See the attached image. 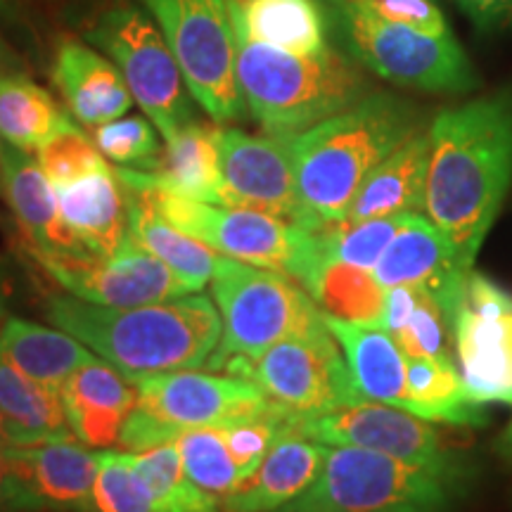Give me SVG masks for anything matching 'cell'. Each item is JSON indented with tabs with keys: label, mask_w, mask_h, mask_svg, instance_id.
I'll list each match as a JSON object with an SVG mask.
<instances>
[{
	"label": "cell",
	"mask_w": 512,
	"mask_h": 512,
	"mask_svg": "<svg viewBox=\"0 0 512 512\" xmlns=\"http://www.w3.org/2000/svg\"><path fill=\"white\" fill-rule=\"evenodd\" d=\"M38 164H41L43 174L48 176V181L60 188L83 178L95 171L107 169V157L102 155L95 145L93 138H88L79 126L67 128L60 136L48 140L41 150L36 152Z\"/></svg>",
	"instance_id": "39"
},
{
	"label": "cell",
	"mask_w": 512,
	"mask_h": 512,
	"mask_svg": "<svg viewBox=\"0 0 512 512\" xmlns=\"http://www.w3.org/2000/svg\"><path fill=\"white\" fill-rule=\"evenodd\" d=\"M5 479H8V460H5L3 446H0V501H3V491H5Z\"/></svg>",
	"instance_id": "45"
},
{
	"label": "cell",
	"mask_w": 512,
	"mask_h": 512,
	"mask_svg": "<svg viewBox=\"0 0 512 512\" xmlns=\"http://www.w3.org/2000/svg\"><path fill=\"white\" fill-rule=\"evenodd\" d=\"M157 126L147 117H119L95 128L93 140L110 162L124 169L152 171L162 155Z\"/></svg>",
	"instance_id": "38"
},
{
	"label": "cell",
	"mask_w": 512,
	"mask_h": 512,
	"mask_svg": "<svg viewBox=\"0 0 512 512\" xmlns=\"http://www.w3.org/2000/svg\"><path fill=\"white\" fill-rule=\"evenodd\" d=\"M0 195H5V183H3V164H0Z\"/></svg>",
	"instance_id": "48"
},
{
	"label": "cell",
	"mask_w": 512,
	"mask_h": 512,
	"mask_svg": "<svg viewBox=\"0 0 512 512\" xmlns=\"http://www.w3.org/2000/svg\"><path fill=\"white\" fill-rule=\"evenodd\" d=\"M328 3L354 5V8L368 12V15L387 19V22L394 24H406V27L425 31V34H451L434 0H328Z\"/></svg>",
	"instance_id": "40"
},
{
	"label": "cell",
	"mask_w": 512,
	"mask_h": 512,
	"mask_svg": "<svg viewBox=\"0 0 512 512\" xmlns=\"http://www.w3.org/2000/svg\"><path fill=\"white\" fill-rule=\"evenodd\" d=\"M472 467L413 463L354 446H328L323 472L285 512H446Z\"/></svg>",
	"instance_id": "5"
},
{
	"label": "cell",
	"mask_w": 512,
	"mask_h": 512,
	"mask_svg": "<svg viewBox=\"0 0 512 512\" xmlns=\"http://www.w3.org/2000/svg\"><path fill=\"white\" fill-rule=\"evenodd\" d=\"M294 432L325 446L368 448L425 465L472 467L470 460L444 444L430 420L368 399L294 422Z\"/></svg>",
	"instance_id": "14"
},
{
	"label": "cell",
	"mask_w": 512,
	"mask_h": 512,
	"mask_svg": "<svg viewBox=\"0 0 512 512\" xmlns=\"http://www.w3.org/2000/svg\"><path fill=\"white\" fill-rule=\"evenodd\" d=\"M427 131L425 216L472 271L512 183V91L441 110Z\"/></svg>",
	"instance_id": "1"
},
{
	"label": "cell",
	"mask_w": 512,
	"mask_h": 512,
	"mask_svg": "<svg viewBox=\"0 0 512 512\" xmlns=\"http://www.w3.org/2000/svg\"><path fill=\"white\" fill-rule=\"evenodd\" d=\"M233 29L252 41L294 55H320L328 46V17L318 0H228Z\"/></svg>",
	"instance_id": "27"
},
{
	"label": "cell",
	"mask_w": 512,
	"mask_h": 512,
	"mask_svg": "<svg viewBox=\"0 0 512 512\" xmlns=\"http://www.w3.org/2000/svg\"><path fill=\"white\" fill-rule=\"evenodd\" d=\"M211 292L221 313V339L209 358L211 370L261 356L285 339L330 332L320 306L290 273L223 256L211 278Z\"/></svg>",
	"instance_id": "6"
},
{
	"label": "cell",
	"mask_w": 512,
	"mask_h": 512,
	"mask_svg": "<svg viewBox=\"0 0 512 512\" xmlns=\"http://www.w3.org/2000/svg\"><path fill=\"white\" fill-rule=\"evenodd\" d=\"M17 17V0H0V24L15 22Z\"/></svg>",
	"instance_id": "44"
},
{
	"label": "cell",
	"mask_w": 512,
	"mask_h": 512,
	"mask_svg": "<svg viewBox=\"0 0 512 512\" xmlns=\"http://www.w3.org/2000/svg\"><path fill=\"white\" fill-rule=\"evenodd\" d=\"M0 411H3L10 446L79 441L64 415L60 392L19 373L3 354H0Z\"/></svg>",
	"instance_id": "29"
},
{
	"label": "cell",
	"mask_w": 512,
	"mask_h": 512,
	"mask_svg": "<svg viewBox=\"0 0 512 512\" xmlns=\"http://www.w3.org/2000/svg\"><path fill=\"white\" fill-rule=\"evenodd\" d=\"M223 370L254 382L294 422L363 401L332 332L285 339L261 356L233 361Z\"/></svg>",
	"instance_id": "12"
},
{
	"label": "cell",
	"mask_w": 512,
	"mask_h": 512,
	"mask_svg": "<svg viewBox=\"0 0 512 512\" xmlns=\"http://www.w3.org/2000/svg\"><path fill=\"white\" fill-rule=\"evenodd\" d=\"M131 460L166 512H226L221 498L207 494L188 477L176 441L131 453Z\"/></svg>",
	"instance_id": "35"
},
{
	"label": "cell",
	"mask_w": 512,
	"mask_h": 512,
	"mask_svg": "<svg viewBox=\"0 0 512 512\" xmlns=\"http://www.w3.org/2000/svg\"><path fill=\"white\" fill-rule=\"evenodd\" d=\"M31 254L69 294L100 306L128 309L171 302L195 292L171 271L169 264L147 252L133 235H128V240L112 256Z\"/></svg>",
	"instance_id": "13"
},
{
	"label": "cell",
	"mask_w": 512,
	"mask_h": 512,
	"mask_svg": "<svg viewBox=\"0 0 512 512\" xmlns=\"http://www.w3.org/2000/svg\"><path fill=\"white\" fill-rule=\"evenodd\" d=\"M8 290H10V275L5 259H0V320H8Z\"/></svg>",
	"instance_id": "43"
},
{
	"label": "cell",
	"mask_w": 512,
	"mask_h": 512,
	"mask_svg": "<svg viewBox=\"0 0 512 512\" xmlns=\"http://www.w3.org/2000/svg\"><path fill=\"white\" fill-rule=\"evenodd\" d=\"M67 226L93 256H112L131 235L128 190L112 166L55 188Z\"/></svg>",
	"instance_id": "24"
},
{
	"label": "cell",
	"mask_w": 512,
	"mask_h": 512,
	"mask_svg": "<svg viewBox=\"0 0 512 512\" xmlns=\"http://www.w3.org/2000/svg\"><path fill=\"white\" fill-rule=\"evenodd\" d=\"M223 207L264 211L278 219L304 223L294 176L292 138L252 136L240 128H221Z\"/></svg>",
	"instance_id": "17"
},
{
	"label": "cell",
	"mask_w": 512,
	"mask_h": 512,
	"mask_svg": "<svg viewBox=\"0 0 512 512\" xmlns=\"http://www.w3.org/2000/svg\"><path fill=\"white\" fill-rule=\"evenodd\" d=\"M188 477L216 498H226L242 482V472L230 456L221 427L188 430L176 439Z\"/></svg>",
	"instance_id": "36"
},
{
	"label": "cell",
	"mask_w": 512,
	"mask_h": 512,
	"mask_svg": "<svg viewBox=\"0 0 512 512\" xmlns=\"http://www.w3.org/2000/svg\"><path fill=\"white\" fill-rule=\"evenodd\" d=\"M382 328L406 358H453V328L432 297L413 287H389Z\"/></svg>",
	"instance_id": "34"
},
{
	"label": "cell",
	"mask_w": 512,
	"mask_h": 512,
	"mask_svg": "<svg viewBox=\"0 0 512 512\" xmlns=\"http://www.w3.org/2000/svg\"><path fill=\"white\" fill-rule=\"evenodd\" d=\"M498 448H501L505 456H512V422H510L508 430H505L501 441H498Z\"/></svg>",
	"instance_id": "46"
},
{
	"label": "cell",
	"mask_w": 512,
	"mask_h": 512,
	"mask_svg": "<svg viewBox=\"0 0 512 512\" xmlns=\"http://www.w3.org/2000/svg\"><path fill=\"white\" fill-rule=\"evenodd\" d=\"M299 283L306 287L325 316L382 328L387 290L370 271L342 261H318Z\"/></svg>",
	"instance_id": "33"
},
{
	"label": "cell",
	"mask_w": 512,
	"mask_h": 512,
	"mask_svg": "<svg viewBox=\"0 0 512 512\" xmlns=\"http://www.w3.org/2000/svg\"><path fill=\"white\" fill-rule=\"evenodd\" d=\"M174 50L192 100L216 124L245 117L228 0H140Z\"/></svg>",
	"instance_id": "10"
},
{
	"label": "cell",
	"mask_w": 512,
	"mask_h": 512,
	"mask_svg": "<svg viewBox=\"0 0 512 512\" xmlns=\"http://www.w3.org/2000/svg\"><path fill=\"white\" fill-rule=\"evenodd\" d=\"M5 197L31 242V252L48 256H93L64 221L55 185L31 152L0 140Z\"/></svg>",
	"instance_id": "20"
},
{
	"label": "cell",
	"mask_w": 512,
	"mask_h": 512,
	"mask_svg": "<svg viewBox=\"0 0 512 512\" xmlns=\"http://www.w3.org/2000/svg\"><path fill=\"white\" fill-rule=\"evenodd\" d=\"M0 354L31 380L60 392L86 363L98 361L86 344L60 328H43L24 318H8L0 328Z\"/></svg>",
	"instance_id": "28"
},
{
	"label": "cell",
	"mask_w": 512,
	"mask_h": 512,
	"mask_svg": "<svg viewBox=\"0 0 512 512\" xmlns=\"http://www.w3.org/2000/svg\"><path fill=\"white\" fill-rule=\"evenodd\" d=\"M72 126L76 124L69 112L27 72L0 74V140L24 152H38Z\"/></svg>",
	"instance_id": "32"
},
{
	"label": "cell",
	"mask_w": 512,
	"mask_h": 512,
	"mask_svg": "<svg viewBox=\"0 0 512 512\" xmlns=\"http://www.w3.org/2000/svg\"><path fill=\"white\" fill-rule=\"evenodd\" d=\"M430 131L415 133L389 155L358 188L344 221L425 214Z\"/></svg>",
	"instance_id": "25"
},
{
	"label": "cell",
	"mask_w": 512,
	"mask_h": 512,
	"mask_svg": "<svg viewBox=\"0 0 512 512\" xmlns=\"http://www.w3.org/2000/svg\"><path fill=\"white\" fill-rule=\"evenodd\" d=\"M330 8L344 48L380 79L427 93H470L479 86L475 69L453 34H425L354 5L330 3Z\"/></svg>",
	"instance_id": "8"
},
{
	"label": "cell",
	"mask_w": 512,
	"mask_h": 512,
	"mask_svg": "<svg viewBox=\"0 0 512 512\" xmlns=\"http://www.w3.org/2000/svg\"><path fill=\"white\" fill-rule=\"evenodd\" d=\"M117 176L131 188H157L188 200L223 204L221 126L192 121L166 140L152 171L117 166Z\"/></svg>",
	"instance_id": "19"
},
{
	"label": "cell",
	"mask_w": 512,
	"mask_h": 512,
	"mask_svg": "<svg viewBox=\"0 0 512 512\" xmlns=\"http://www.w3.org/2000/svg\"><path fill=\"white\" fill-rule=\"evenodd\" d=\"M133 384L138 387V403L119 437L126 453L176 441L188 430L228 425L271 406L254 382L230 373L174 370L138 377Z\"/></svg>",
	"instance_id": "7"
},
{
	"label": "cell",
	"mask_w": 512,
	"mask_h": 512,
	"mask_svg": "<svg viewBox=\"0 0 512 512\" xmlns=\"http://www.w3.org/2000/svg\"><path fill=\"white\" fill-rule=\"evenodd\" d=\"M0 446H10L8 430H5V418H3V411H0Z\"/></svg>",
	"instance_id": "47"
},
{
	"label": "cell",
	"mask_w": 512,
	"mask_h": 512,
	"mask_svg": "<svg viewBox=\"0 0 512 512\" xmlns=\"http://www.w3.org/2000/svg\"><path fill=\"white\" fill-rule=\"evenodd\" d=\"M456 356L475 403H512V297L484 273L472 271L458 313Z\"/></svg>",
	"instance_id": "15"
},
{
	"label": "cell",
	"mask_w": 512,
	"mask_h": 512,
	"mask_svg": "<svg viewBox=\"0 0 512 512\" xmlns=\"http://www.w3.org/2000/svg\"><path fill=\"white\" fill-rule=\"evenodd\" d=\"M86 41L117 64L128 91L164 140L195 121V105L174 50L138 5H112L86 31Z\"/></svg>",
	"instance_id": "9"
},
{
	"label": "cell",
	"mask_w": 512,
	"mask_h": 512,
	"mask_svg": "<svg viewBox=\"0 0 512 512\" xmlns=\"http://www.w3.org/2000/svg\"><path fill=\"white\" fill-rule=\"evenodd\" d=\"M93 512H166L133 467L131 453L100 451Z\"/></svg>",
	"instance_id": "37"
},
{
	"label": "cell",
	"mask_w": 512,
	"mask_h": 512,
	"mask_svg": "<svg viewBox=\"0 0 512 512\" xmlns=\"http://www.w3.org/2000/svg\"><path fill=\"white\" fill-rule=\"evenodd\" d=\"M328 446L285 432L261 465L223 498L226 512H273L304 494L323 472Z\"/></svg>",
	"instance_id": "23"
},
{
	"label": "cell",
	"mask_w": 512,
	"mask_h": 512,
	"mask_svg": "<svg viewBox=\"0 0 512 512\" xmlns=\"http://www.w3.org/2000/svg\"><path fill=\"white\" fill-rule=\"evenodd\" d=\"M126 185V183H124ZM128 219H131V235L152 252L157 259L171 266L178 278H183L192 290L200 292L204 285L211 283L216 268H219L223 254L204 245L192 235L183 233L162 219V214L150 202L143 190L128 188Z\"/></svg>",
	"instance_id": "30"
},
{
	"label": "cell",
	"mask_w": 512,
	"mask_h": 512,
	"mask_svg": "<svg viewBox=\"0 0 512 512\" xmlns=\"http://www.w3.org/2000/svg\"><path fill=\"white\" fill-rule=\"evenodd\" d=\"M53 81L69 114L83 126L98 128L124 117L136 102L117 64L76 38L57 48Z\"/></svg>",
	"instance_id": "22"
},
{
	"label": "cell",
	"mask_w": 512,
	"mask_h": 512,
	"mask_svg": "<svg viewBox=\"0 0 512 512\" xmlns=\"http://www.w3.org/2000/svg\"><path fill=\"white\" fill-rule=\"evenodd\" d=\"M60 396L74 437L88 448H110L119 444L124 422L136 408L138 387L98 358L76 370Z\"/></svg>",
	"instance_id": "21"
},
{
	"label": "cell",
	"mask_w": 512,
	"mask_h": 512,
	"mask_svg": "<svg viewBox=\"0 0 512 512\" xmlns=\"http://www.w3.org/2000/svg\"><path fill=\"white\" fill-rule=\"evenodd\" d=\"M408 413L430 422L482 427V403L467 396L458 363L453 358H406Z\"/></svg>",
	"instance_id": "31"
},
{
	"label": "cell",
	"mask_w": 512,
	"mask_h": 512,
	"mask_svg": "<svg viewBox=\"0 0 512 512\" xmlns=\"http://www.w3.org/2000/svg\"><path fill=\"white\" fill-rule=\"evenodd\" d=\"M8 460L3 503L31 512H93L100 451L81 441L3 446Z\"/></svg>",
	"instance_id": "16"
},
{
	"label": "cell",
	"mask_w": 512,
	"mask_h": 512,
	"mask_svg": "<svg viewBox=\"0 0 512 512\" xmlns=\"http://www.w3.org/2000/svg\"><path fill=\"white\" fill-rule=\"evenodd\" d=\"M273 512H285V510L278 508V510H273ZM323 512H344V510H323Z\"/></svg>",
	"instance_id": "49"
},
{
	"label": "cell",
	"mask_w": 512,
	"mask_h": 512,
	"mask_svg": "<svg viewBox=\"0 0 512 512\" xmlns=\"http://www.w3.org/2000/svg\"><path fill=\"white\" fill-rule=\"evenodd\" d=\"M472 271L427 216L413 214L406 216L396 238L384 249L373 275L384 290L413 287L425 292L444 311L448 325L456 328Z\"/></svg>",
	"instance_id": "18"
},
{
	"label": "cell",
	"mask_w": 512,
	"mask_h": 512,
	"mask_svg": "<svg viewBox=\"0 0 512 512\" xmlns=\"http://www.w3.org/2000/svg\"><path fill=\"white\" fill-rule=\"evenodd\" d=\"M24 69H27V64H24L22 57H19L15 53V48L0 36V74H19L24 72Z\"/></svg>",
	"instance_id": "42"
},
{
	"label": "cell",
	"mask_w": 512,
	"mask_h": 512,
	"mask_svg": "<svg viewBox=\"0 0 512 512\" xmlns=\"http://www.w3.org/2000/svg\"><path fill=\"white\" fill-rule=\"evenodd\" d=\"M418 131V107L380 91L294 136V176L306 221L323 226L347 219L363 181Z\"/></svg>",
	"instance_id": "3"
},
{
	"label": "cell",
	"mask_w": 512,
	"mask_h": 512,
	"mask_svg": "<svg viewBox=\"0 0 512 512\" xmlns=\"http://www.w3.org/2000/svg\"><path fill=\"white\" fill-rule=\"evenodd\" d=\"M43 316L131 382L202 368L221 339V313L204 294L128 309L55 294L43 304Z\"/></svg>",
	"instance_id": "2"
},
{
	"label": "cell",
	"mask_w": 512,
	"mask_h": 512,
	"mask_svg": "<svg viewBox=\"0 0 512 512\" xmlns=\"http://www.w3.org/2000/svg\"><path fill=\"white\" fill-rule=\"evenodd\" d=\"M131 188V185H128ZM143 190L164 221L204 245L245 264L273 268L302 278L311 259V230L264 211L188 200L157 188Z\"/></svg>",
	"instance_id": "11"
},
{
	"label": "cell",
	"mask_w": 512,
	"mask_h": 512,
	"mask_svg": "<svg viewBox=\"0 0 512 512\" xmlns=\"http://www.w3.org/2000/svg\"><path fill=\"white\" fill-rule=\"evenodd\" d=\"M325 325L342 349L358 394L368 401L408 411L406 354L396 339L384 328L347 323L332 316H325Z\"/></svg>",
	"instance_id": "26"
},
{
	"label": "cell",
	"mask_w": 512,
	"mask_h": 512,
	"mask_svg": "<svg viewBox=\"0 0 512 512\" xmlns=\"http://www.w3.org/2000/svg\"><path fill=\"white\" fill-rule=\"evenodd\" d=\"M233 31L242 98L271 136H299L373 93L361 69L332 48L294 55Z\"/></svg>",
	"instance_id": "4"
},
{
	"label": "cell",
	"mask_w": 512,
	"mask_h": 512,
	"mask_svg": "<svg viewBox=\"0 0 512 512\" xmlns=\"http://www.w3.org/2000/svg\"><path fill=\"white\" fill-rule=\"evenodd\" d=\"M477 27L510 29L512 27V0H456Z\"/></svg>",
	"instance_id": "41"
}]
</instances>
